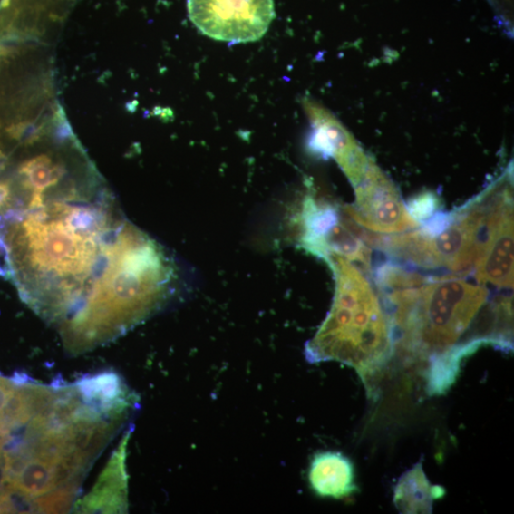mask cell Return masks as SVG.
Returning a JSON list of instances; mask_svg holds the SVG:
<instances>
[{
  "label": "cell",
  "instance_id": "obj_1",
  "mask_svg": "<svg viewBox=\"0 0 514 514\" xmlns=\"http://www.w3.org/2000/svg\"><path fill=\"white\" fill-rule=\"evenodd\" d=\"M391 316L395 349L429 362L428 392L446 393L461 360L480 348L465 335L488 306L486 286L459 276L426 277L411 287L380 293Z\"/></svg>",
  "mask_w": 514,
  "mask_h": 514
},
{
  "label": "cell",
  "instance_id": "obj_2",
  "mask_svg": "<svg viewBox=\"0 0 514 514\" xmlns=\"http://www.w3.org/2000/svg\"><path fill=\"white\" fill-rule=\"evenodd\" d=\"M321 258L334 272L335 292L326 319L305 345V357L311 364L339 362L369 383L395 353L391 316L360 267L335 253Z\"/></svg>",
  "mask_w": 514,
  "mask_h": 514
},
{
  "label": "cell",
  "instance_id": "obj_3",
  "mask_svg": "<svg viewBox=\"0 0 514 514\" xmlns=\"http://www.w3.org/2000/svg\"><path fill=\"white\" fill-rule=\"evenodd\" d=\"M506 173L464 206L451 212L448 224L435 233L421 228L378 238L380 249L410 268L443 273L442 276H472L486 243L492 208Z\"/></svg>",
  "mask_w": 514,
  "mask_h": 514
},
{
  "label": "cell",
  "instance_id": "obj_4",
  "mask_svg": "<svg viewBox=\"0 0 514 514\" xmlns=\"http://www.w3.org/2000/svg\"><path fill=\"white\" fill-rule=\"evenodd\" d=\"M188 12L203 34L234 44L261 40L276 16L274 0H188Z\"/></svg>",
  "mask_w": 514,
  "mask_h": 514
},
{
  "label": "cell",
  "instance_id": "obj_5",
  "mask_svg": "<svg viewBox=\"0 0 514 514\" xmlns=\"http://www.w3.org/2000/svg\"><path fill=\"white\" fill-rule=\"evenodd\" d=\"M355 202L343 211L359 227L384 236L415 230L422 225L411 216L392 180L372 159L364 179L354 187Z\"/></svg>",
  "mask_w": 514,
  "mask_h": 514
},
{
  "label": "cell",
  "instance_id": "obj_6",
  "mask_svg": "<svg viewBox=\"0 0 514 514\" xmlns=\"http://www.w3.org/2000/svg\"><path fill=\"white\" fill-rule=\"evenodd\" d=\"M513 182L506 180L495 202L483 253L472 273L476 283L513 287Z\"/></svg>",
  "mask_w": 514,
  "mask_h": 514
},
{
  "label": "cell",
  "instance_id": "obj_7",
  "mask_svg": "<svg viewBox=\"0 0 514 514\" xmlns=\"http://www.w3.org/2000/svg\"><path fill=\"white\" fill-rule=\"evenodd\" d=\"M131 431L123 437L120 447L112 453L101 478L86 497L76 503L82 513H123L128 509V480L126 453Z\"/></svg>",
  "mask_w": 514,
  "mask_h": 514
},
{
  "label": "cell",
  "instance_id": "obj_8",
  "mask_svg": "<svg viewBox=\"0 0 514 514\" xmlns=\"http://www.w3.org/2000/svg\"><path fill=\"white\" fill-rule=\"evenodd\" d=\"M312 489L321 498L341 499L357 490L353 463L337 451H323L315 455L309 471Z\"/></svg>",
  "mask_w": 514,
  "mask_h": 514
},
{
  "label": "cell",
  "instance_id": "obj_9",
  "mask_svg": "<svg viewBox=\"0 0 514 514\" xmlns=\"http://www.w3.org/2000/svg\"><path fill=\"white\" fill-rule=\"evenodd\" d=\"M444 494L443 487L430 483L422 462H418L398 480L393 503L402 513H432L434 500Z\"/></svg>",
  "mask_w": 514,
  "mask_h": 514
},
{
  "label": "cell",
  "instance_id": "obj_10",
  "mask_svg": "<svg viewBox=\"0 0 514 514\" xmlns=\"http://www.w3.org/2000/svg\"><path fill=\"white\" fill-rule=\"evenodd\" d=\"M406 205L413 219L422 225L437 213L440 200L434 194L426 192L413 198Z\"/></svg>",
  "mask_w": 514,
  "mask_h": 514
},
{
  "label": "cell",
  "instance_id": "obj_11",
  "mask_svg": "<svg viewBox=\"0 0 514 514\" xmlns=\"http://www.w3.org/2000/svg\"><path fill=\"white\" fill-rule=\"evenodd\" d=\"M16 385L15 381L0 376V417H2L3 412L14 393Z\"/></svg>",
  "mask_w": 514,
  "mask_h": 514
}]
</instances>
